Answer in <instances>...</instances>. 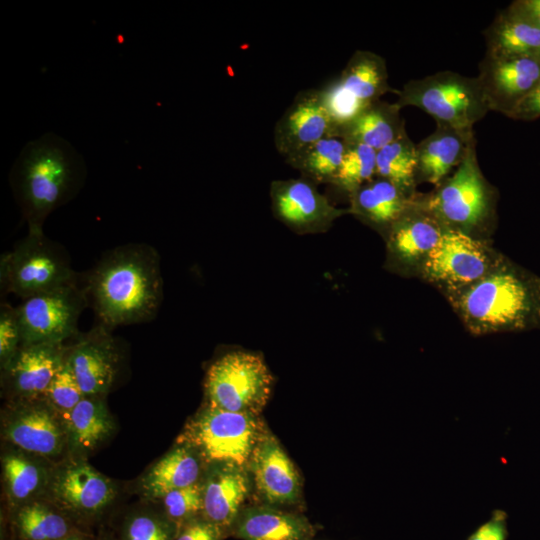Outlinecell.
Here are the masks:
<instances>
[{"instance_id":"1","label":"cell","mask_w":540,"mask_h":540,"mask_svg":"<svg viewBox=\"0 0 540 540\" xmlns=\"http://www.w3.org/2000/svg\"><path fill=\"white\" fill-rule=\"evenodd\" d=\"M85 289L107 328L148 321L163 299L159 254L148 244L118 246L93 267Z\"/></svg>"},{"instance_id":"2","label":"cell","mask_w":540,"mask_h":540,"mask_svg":"<svg viewBox=\"0 0 540 540\" xmlns=\"http://www.w3.org/2000/svg\"><path fill=\"white\" fill-rule=\"evenodd\" d=\"M441 294L472 335L540 328V277L506 256L480 280Z\"/></svg>"},{"instance_id":"3","label":"cell","mask_w":540,"mask_h":540,"mask_svg":"<svg viewBox=\"0 0 540 540\" xmlns=\"http://www.w3.org/2000/svg\"><path fill=\"white\" fill-rule=\"evenodd\" d=\"M85 176L83 158L63 138L48 133L27 143L10 181L28 231H43L47 216L77 195Z\"/></svg>"},{"instance_id":"4","label":"cell","mask_w":540,"mask_h":540,"mask_svg":"<svg viewBox=\"0 0 540 540\" xmlns=\"http://www.w3.org/2000/svg\"><path fill=\"white\" fill-rule=\"evenodd\" d=\"M423 205L449 230L488 240L496 221V189L482 173L476 143L435 189L421 194Z\"/></svg>"},{"instance_id":"5","label":"cell","mask_w":540,"mask_h":540,"mask_svg":"<svg viewBox=\"0 0 540 540\" xmlns=\"http://www.w3.org/2000/svg\"><path fill=\"white\" fill-rule=\"evenodd\" d=\"M266 428L260 415L205 404L187 421L176 443L193 448L206 466L227 464L247 468Z\"/></svg>"},{"instance_id":"6","label":"cell","mask_w":540,"mask_h":540,"mask_svg":"<svg viewBox=\"0 0 540 540\" xmlns=\"http://www.w3.org/2000/svg\"><path fill=\"white\" fill-rule=\"evenodd\" d=\"M395 93L400 108L415 106L433 117L436 124L458 129H473L490 111L478 77L453 71L412 79Z\"/></svg>"},{"instance_id":"7","label":"cell","mask_w":540,"mask_h":540,"mask_svg":"<svg viewBox=\"0 0 540 540\" xmlns=\"http://www.w3.org/2000/svg\"><path fill=\"white\" fill-rule=\"evenodd\" d=\"M273 377L259 354L233 350L217 358L204 379L205 404L231 412L261 415Z\"/></svg>"},{"instance_id":"8","label":"cell","mask_w":540,"mask_h":540,"mask_svg":"<svg viewBox=\"0 0 540 540\" xmlns=\"http://www.w3.org/2000/svg\"><path fill=\"white\" fill-rule=\"evenodd\" d=\"M1 287L23 299L77 282L64 248L43 231H28L0 261Z\"/></svg>"},{"instance_id":"9","label":"cell","mask_w":540,"mask_h":540,"mask_svg":"<svg viewBox=\"0 0 540 540\" xmlns=\"http://www.w3.org/2000/svg\"><path fill=\"white\" fill-rule=\"evenodd\" d=\"M504 257L489 240L445 229L423 265L419 278L443 293L480 280Z\"/></svg>"},{"instance_id":"10","label":"cell","mask_w":540,"mask_h":540,"mask_svg":"<svg viewBox=\"0 0 540 540\" xmlns=\"http://www.w3.org/2000/svg\"><path fill=\"white\" fill-rule=\"evenodd\" d=\"M388 91L385 60L370 51H356L341 74L319 90L321 100L339 131Z\"/></svg>"},{"instance_id":"11","label":"cell","mask_w":540,"mask_h":540,"mask_svg":"<svg viewBox=\"0 0 540 540\" xmlns=\"http://www.w3.org/2000/svg\"><path fill=\"white\" fill-rule=\"evenodd\" d=\"M88 302L85 287L77 282L24 299L16 307L22 345L63 343L75 336Z\"/></svg>"},{"instance_id":"12","label":"cell","mask_w":540,"mask_h":540,"mask_svg":"<svg viewBox=\"0 0 540 540\" xmlns=\"http://www.w3.org/2000/svg\"><path fill=\"white\" fill-rule=\"evenodd\" d=\"M4 439L16 449L51 460L68 450L65 425L43 399H14L2 420Z\"/></svg>"},{"instance_id":"13","label":"cell","mask_w":540,"mask_h":540,"mask_svg":"<svg viewBox=\"0 0 540 540\" xmlns=\"http://www.w3.org/2000/svg\"><path fill=\"white\" fill-rule=\"evenodd\" d=\"M445 227L423 205L421 193L383 237L386 244L384 268L401 277H418Z\"/></svg>"},{"instance_id":"14","label":"cell","mask_w":540,"mask_h":540,"mask_svg":"<svg viewBox=\"0 0 540 540\" xmlns=\"http://www.w3.org/2000/svg\"><path fill=\"white\" fill-rule=\"evenodd\" d=\"M117 494L113 481L83 457L53 469L46 495L60 510L91 517L103 512Z\"/></svg>"},{"instance_id":"15","label":"cell","mask_w":540,"mask_h":540,"mask_svg":"<svg viewBox=\"0 0 540 540\" xmlns=\"http://www.w3.org/2000/svg\"><path fill=\"white\" fill-rule=\"evenodd\" d=\"M270 199L274 216L301 235L324 233L337 218L350 213L349 208L331 204L316 184L305 178L273 181Z\"/></svg>"},{"instance_id":"16","label":"cell","mask_w":540,"mask_h":540,"mask_svg":"<svg viewBox=\"0 0 540 540\" xmlns=\"http://www.w3.org/2000/svg\"><path fill=\"white\" fill-rule=\"evenodd\" d=\"M247 470L252 488L262 504L282 508L300 503V474L268 427L251 455Z\"/></svg>"},{"instance_id":"17","label":"cell","mask_w":540,"mask_h":540,"mask_svg":"<svg viewBox=\"0 0 540 540\" xmlns=\"http://www.w3.org/2000/svg\"><path fill=\"white\" fill-rule=\"evenodd\" d=\"M490 111L509 116L540 80V62L534 57H493L485 54L477 76Z\"/></svg>"},{"instance_id":"18","label":"cell","mask_w":540,"mask_h":540,"mask_svg":"<svg viewBox=\"0 0 540 540\" xmlns=\"http://www.w3.org/2000/svg\"><path fill=\"white\" fill-rule=\"evenodd\" d=\"M67 360L85 396H105L112 388L119 365L116 340L103 324L97 325L69 347Z\"/></svg>"},{"instance_id":"19","label":"cell","mask_w":540,"mask_h":540,"mask_svg":"<svg viewBox=\"0 0 540 540\" xmlns=\"http://www.w3.org/2000/svg\"><path fill=\"white\" fill-rule=\"evenodd\" d=\"M69 347L63 343L22 345L3 370V383L14 399L42 398L64 365Z\"/></svg>"},{"instance_id":"20","label":"cell","mask_w":540,"mask_h":540,"mask_svg":"<svg viewBox=\"0 0 540 540\" xmlns=\"http://www.w3.org/2000/svg\"><path fill=\"white\" fill-rule=\"evenodd\" d=\"M333 136L337 137V131L319 90L299 93L277 122L274 132L276 149L286 158Z\"/></svg>"},{"instance_id":"21","label":"cell","mask_w":540,"mask_h":540,"mask_svg":"<svg viewBox=\"0 0 540 540\" xmlns=\"http://www.w3.org/2000/svg\"><path fill=\"white\" fill-rule=\"evenodd\" d=\"M202 516L230 533L252 490L247 468L214 464L206 466L201 479Z\"/></svg>"},{"instance_id":"22","label":"cell","mask_w":540,"mask_h":540,"mask_svg":"<svg viewBox=\"0 0 540 540\" xmlns=\"http://www.w3.org/2000/svg\"><path fill=\"white\" fill-rule=\"evenodd\" d=\"M474 143L473 129L437 124L434 132L416 145L418 183L439 185L459 166Z\"/></svg>"},{"instance_id":"23","label":"cell","mask_w":540,"mask_h":540,"mask_svg":"<svg viewBox=\"0 0 540 540\" xmlns=\"http://www.w3.org/2000/svg\"><path fill=\"white\" fill-rule=\"evenodd\" d=\"M419 194L408 195L392 182L375 177L349 195V212L384 237Z\"/></svg>"},{"instance_id":"24","label":"cell","mask_w":540,"mask_h":540,"mask_svg":"<svg viewBox=\"0 0 540 540\" xmlns=\"http://www.w3.org/2000/svg\"><path fill=\"white\" fill-rule=\"evenodd\" d=\"M315 533L305 516L266 504L244 506L230 531L242 540H311Z\"/></svg>"},{"instance_id":"25","label":"cell","mask_w":540,"mask_h":540,"mask_svg":"<svg viewBox=\"0 0 540 540\" xmlns=\"http://www.w3.org/2000/svg\"><path fill=\"white\" fill-rule=\"evenodd\" d=\"M206 465L188 445L176 443L143 475L140 488L150 499H161L167 493L201 481Z\"/></svg>"},{"instance_id":"26","label":"cell","mask_w":540,"mask_h":540,"mask_svg":"<svg viewBox=\"0 0 540 540\" xmlns=\"http://www.w3.org/2000/svg\"><path fill=\"white\" fill-rule=\"evenodd\" d=\"M104 396H84L64 422L68 450L78 457L94 451L115 431Z\"/></svg>"},{"instance_id":"27","label":"cell","mask_w":540,"mask_h":540,"mask_svg":"<svg viewBox=\"0 0 540 540\" xmlns=\"http://www.w3.org/2000/svg\"><path fill=\"white\" fill-rule=\"evenodd\" d=\"M46 459L14 449L2 455V475L6 497L14 507L46 495L53 469Z\"/></svg>"},{"instance_id":"28","label":"cell","mask_w":540,"mask_h":540,"mask_svg":"<svg viewBox=\"0 0 540 540\" xmlns=\"http://www.w3.org/2000/svg\"><path fill=\"white\" fill-rule=\"evenodd\" d=\"M400 110L396 102L378 100L342 128L338 137L378 151L406 132Z\"/></svg>"},{"instance_id":"29","label":"cell","mask_w":540,"mask_h":540,"mask_svg":"<svg viewBox=\"0 0 540 540\" xmlns=\"http://www.w3.org/2000/svg\"><path fill=\"white\" fill-rule=\"evenodd\" d=\"M484 36L489 56L534 57L540 50V29L509 9L498 14Z\"/></svg>"},{"instance_id":"30","label":"cell","mask_w":540,"mask_h":540,"mask_svg":"<svg viewBox=\"0 0 540 540\" xmlns=\"http://www.w3.org/2000/svg\"><path fill=\"white\" fill-rule=\"evenodd\" d=\"M16 509L13 523L21 540H61L75 534L65 513L51 502L37 499Z\"/></svg>"},{"instance_id":"31","label":"cell","mask_w":540,"mask_h":540,"mask_svg":"<svg viewBox=\"0 0 540 540\" xmlns=\"http://www.w3.org/2000/svg\"><path fill=\"white\" fill-rule=\"evenodd\" d=\"M347 142L341 137H327L304 148L293 156L286 158L287 162L315 184L330 183L340 168Z\"/></svg>"},{"instance_id":"32","label":"cell","mask_w":540,"mask_h":540,"mask_svg":"<svg viewBox=\"0 0 540 540\" xmlns=\"http://www.w3.org/2000/svg\"><path fill=\"white\" fill-rule=\"evenodd\" d=\"M376 177L392 182L408 195L418 194L416 145L407 132L377 151Z\"/></svg>"},{"instance_id":"33","label":"cell","mask_w":540,"mask_h":540,"mask_svg":"<svg viewBox=\"0 0 540 540\" xmlns=\"http://www.w3.org/2000/svg\"><path fill=\"white\" fill-rule=\"evenodd\" d=\"M376 153V150L364 144L347 142L346 151L332 185L350 195L374 179Z\"/></svg>"},{"instance_id":"34","label":"cell","mask_w":540,"mask_h":540,"mask_svg":"<svg viewBox=\"0 0 540 540\" xmlns=\"http://www.w3.org/2000/svg\"><path fill=\"white\" fill-rule=\"evenodd\" d=\"M84 396L66 359L42 398L57 412L64 423Z\"/></svg>"},{"instance_id":"35","label":"cell","mask_w":540,"mask_h":540,"mask_svg":"<svg viewBox=\"0 0 540 540\" xmlns=\"http://www.w3.org/2000/svg\"><path fill=\"white\" fill-rule=\"evenodd\" d=\"M165 517L176 530L187 521L202 514L201 481L181 489L173 490L161 499Z\"/></svg>"},{"instance_id":"36","label":"cell","mask_w":540,"mask_h":540,"mask_svg":"<svg viewBox=\"0 0 540 540\" xmlns=\"http://www.w3.org/2000/svg\"><path fill=\"white\" fill-rule=\"evenodd\" d=\"M175 526L165 517L139 513L127 521L123 540H174Z\"/></svg>"},{"instance_id":"37","label":"cell","mask_w":540,"mask_h":540,"mask_svg":"<svg viewBox=\"0 0 540 540\" xmlns=\"http://www.w3.org/2000/svg\"><path fill=\"white\" fill-rule=\"evenodd\" d=\"M22 346L16 308L7 303L0 307V362L4 369Z\"/></svg>"},{"instance_id":"38","label":"cell","mask_w":540,"mask_h":540,"mask_svg":"<svg viewBox=\"0 0 540 540\" xmlns=\"http://www.w3.org/2000/svg\"><path fill=\"white\" fill-rule=\"evenodd\" d=\"M224 532L199 515L176 530L174 540H221Z\"/></svg>"},{"instance_id":"39","label":"cell","mask_w":540,"mask_h":540,"mask_svg":"<svg viewBox=\"0 0 540 540\" xmlns=\"http://www.w3.org/2000/svg\"><path fill=\"white\" fill-rule=\"evenodd\" d=\"M507 537V514L494 510L490 519L471 533L467 540H506Z\"/></svg>"},{"instance_id":"40","label":"cell","mask_w":540,"mask_h":540,"mask_svg":"<svg viewBox=\"0 0 540 540\" xmlns=\"http://www.w3.org/2000/svg\"><path fill=\"white\" fill-rule=\"evenodd\" d=\"M540 116V80L523 97L510 117L517 119H534Z\"/></svg>"},{"instance_id":"41","label":"cell","mask_w":540,"mask_h":540,"mask_svg":"<svg viewBox=\"0 0 540 540\" xmlns=\"http://www.w3.org/2000/svg\"><path fill=\"white\" fill-rule=\"evenodd\" d=\"M508 9L540 29V0L517 1Z\"/></svg>"},{"instance_id":"42","label":"cell","mask_w":540,"mask_h":540,"mask_svg":"<svg viewBox=\"0 0 540 540\" xmlns=\"http://www.w3.org/2000/svg\"><path fill=\"white\" fill-rule=\"evenodd\" d=\"M61 540H84V539L81 536L76 535V533H75V534H72V535H70V536H68L66 538L61 539Z\"/></svg>"},{"instance_id":"43","label":"cell","mask_w":540,"mask_h":540,"mask_svg":"<svg viewBox=\"0 0 540 540\" xmlns=\"http://www.w3.org/2000/svg\"><path fill=\"white\" fill-rule=\"evenodd\" d=\"M535 59H537L540 62V50L537 52V54L534 56Z\"/></svg>"}]
</instances>
